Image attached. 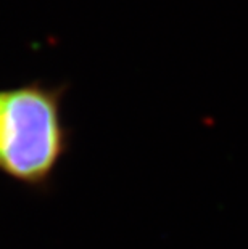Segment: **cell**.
<instances>
[{
    "label": "cell",
    "mask_w": 248,
    "mask_h": 249,
    "mask_svg": "<svg viewBox=\"0 0 248 249\" xmlns=\"http://www.w3.org/2000/svg\"><path fill=\"white\" fill-rule=\"evenodd\" d=\"M61 87L40 82L0 90V172L26 185H44L68 145Z\"/></svg>",
    "instance_id": "6da1fadb"
}]
</instances>
